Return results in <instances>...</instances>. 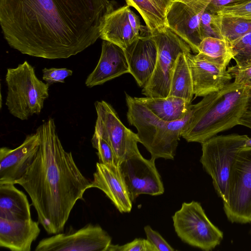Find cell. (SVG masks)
Masks as SVG:
<instances>
[{
	"label": "cell",
	"instance_id": "f1b7e54d",
	"mask_svg": "<svg viewBox=\"0 0 251 251\" xmlns=\"http://www.w3.org/2000/svg\"><path fill=\"white\" fill-rule=\"evenodd\" d=\"M215 14L234 17L251 21V0L225 6Z\"/></svg>",
	"mask_w": 251,
	"mask_h": 251
},
{
	"label": "cell",
	"instance_id": "7402d4cb",
	"mask_svg": "<svg viewBox=\"0 0 251 251\" xmlns=\"http://www.w3.org/2000/svg\"><path fill=\"white\" fill-rule=\"evenodd\" d=\"M138 99L156 116L166 122L182 119L190 111L193 105L182 98L175 96L146 97Z\"/></svg>",
	"mask_w": 251,
	"mask_h": 251
},
{
	"label": "cell",
	"instance_id": "cb8c5ba5",
	"mask_svg": "<svg viewBox=\"0 0 251 251\" xmlns=\"http://www.w3.org/2000/svg\"><path fill=\"white\" fill-rule=\"evenodd\" d=\"M199 58L226 67L233 59L230 43L226 40L214 37H205L199 44Z\"/></svg>",
	"mask_w": 251,
	"mask_h": 251
},
{
	"label": "cell",
	"instance_id": "f546056e",
	"mask_svg": "<svg viewBox=\"0 0 251 251\" xmlns=\"http://www.w3.org/2000/svg\"><path fill=\"white\" fill-rule=\"evenodd\" d=\"M106 251H157L151 243L147 239L136 238L122 246L111 244Z\"/></svg>",
	"mask_w": 251,
	"mask_h": 251
},
{
	"label": "cell",
	"instance_id": "60d3db41",
	"mask_svg": "<svg viewBox=\"0 0 251 251\" xmlns=\"http://www.w3.org/2000/svg\"><path fill=\"white\" fill-rule=\"evenodd\" d=\"M176 0H171V1L172 2H173V1H176Z\"/></svg>",
	"mask_w": 251,
	"mask_h": 251
},
{
	"label": "cell",
	"instance_id": "603a6c76",
	"mask_svg": "<svg viewBox=\"0 0 251 251\" xmlns=\"http://www.w3.org/2000/svg\"><path fill=\"white\" fill-rule=\"evenodd\" d=\"M186 53H181L177 58L171 75L168 96L180 98L191 103L194 94Z\"/></svg>",
	"mask_w": 251,
	"mask_h": 251
},
{
	"label": "cell",
	"instance_id": "d4e9b609",
	"mask_svg": "<svg viewBox=\"0 0 251 251\" xmlns=\"http://www.w3.org/2000/svg\"><path fill=\"white\" fill-rule=\"evenodd\" d=\"M212 24L218 38L229 43L251 31V21L234 17L213 14Z\"/></svg>",
	"mask_w": 251,
	"mask_h": 251
},
{
	"label": "cell",
	"instance_id": "74e56055",
	"mask_svg": "<svg viewBox=\"0 0 251 251\" xmlns=\"http://www.w3.org/2000/svg\"><path fill=\"white\" fill-rule=\"evenodd\" d=\"M239 125L251 128V111L247 112L240 119Z\"/></svg>",
	"mask_w": 251,
	"mask_h": 251
},
{
	"label": "cell",
	"instance_id": "ac0fdd59",
	"mask_svg": "<svg viewBox=\"0 0 251 251\" xmlns=\"http://www.w3.org/2000/svg\"><path fill=\"white\" fill-rule=\"evenodd\" d=\"M126 73H129V70L124 50L111 42L103 40L100 59L85 83L87 87L92 88Z\"/></svg>",
	"mask_w": 251,
	"mask_h": 251
},
{
	"label": "cell",
	"instance_id": "5bb4252c",
	"mask_svg": "<svg viewBox=\"0 0 251 251\" xmlns=\"http://www.w3.org/2000/svg\"><path fill=\"white\" fill-rule=\"evenodd\" d=\"M40 145L39 134H28L15 149H0V184L13 183L26 173L36 158Z\"/></svg>",
	"mask_w": 251,
	"mask_h": 251
},
{
	"label": "cell",
	"instance_id": "4fadbf2b",
	"mask_svg": "<svg viewBox=\"0 0 251 251\" xmlns=\"http://www.w3.org/2000/svg\"><path fill=\"white\" fill-rule=\"evenodd\" d=\"M212 0H194L172 2L166 13V22L172 31L197 54L202 40L200 29L201 18Z\"/></svg>",
	"mask_w": 251,
	"mask_h": 251
},
{
	"label": "cell",
	"instance_id": "52a82bcc",
	"mask_svg": "<svg viewBox=\"0 0 251 251\" xmlns=\"http://www.w3.org/2000/svg\"><path fill=\"white\" fill-rule=\"evenodd\" d=\"M157 49V57L153 74L143 88L146 97L166 98L169 96L172 74L181 53L191 52L189 45L168 26L151 32Z\"/></svg>",
	"mask_w": 251,
	"mask_h": 251
},
{
	"label": "cell",
	"instance_id": "ffe728a7",
	"mask_svg": "<svg viewBox=\"0 0 251 251\" xmlns=\"http://www.w3.org/2000/svg\"><path fill=\"white\" fill-rule=\"evenodd\" d=\"M129 8L128 5L124 6L106 17L100 31V38L102 40L108 41L125 50L138 38L129 22Z\"/></svg>",
	"mask_w": 251,
	"mask_h": 251
},
{
	"label": "cell",
	"instance_id": "2e32d148",
	"mask_svg": "<svg viewBox=\"0 0 251 251\" xmlns=\"http://www.w3.org/2000/svg\"><path fill=\"white\" fill-rule=\"evenodd\" d=\"M196 97H204L218 92L230 83L232 79L225 66L199 58L186 53Z\"/></svg>",
	"mask_w": 251,
	"mask_h": 251
},
{
	"label": "cell",
	"instance_id": "e0dca14e",
	"mask_svg": "<svg viewBox=\"0 0 251 251\" xmlns=\"http://www.w3.org/2000/svg\"><path fill=\"white\" fill-rule=\"evenodd\" d=\"M91 181V188L101 190L121 213L131 210L132 201L119 166L97 162Z\"/></svg>",
	"mask_w": 251,
	"mask_h": 251
},
{
	"label": "cell",
	"instance_id": "836d02e7",
	"mask_svg": "<svg viewBox=\"0 0 251 251\" xmlns=\"http://www.w3.org/2000/svg\"><path fill=\"white\" fill-rule=\"evenodd\" d=\"M213 14L205 10L201 16L200 29L202 39L207 37L218 38L212 24Z\"/></svg>",
	"mask_w": 251,
	"mask_h": 251
},
{
	"label": "cell",
	"instance_id": "44dd1931",
	"mask_svg": "<svg viewBox=\"0 0 251 251\" xmlns=\"http://www.w3.org/2000/svg\"><path fill=\"white\" fill-rule=\"evenodd\" d=\"M13 183L0 184V218L9 220L31 219L26 195Z\"/></svg>",
	"mask_w": 251,
	"mask_h": 251
},
{
	"label": "cell",
	"instance_id": "f35d334b",
	"mask_svg": "<svg viewBox=\"0 0 251 251\" xmlns=\"http://www.w3.org/2000/svg\"><path fill=\"white\" fill-rule=\"evenodd\" d=\"M244 148H251V138H249L246 141Z\"/></svg>",
	"mask_w": 251,
	"mask_h": 251
},
{
	"label": "cell",
	"instance_id": "277c9868",
	"mask_svg": "<svg viewBox=\"0 0 251 251\" xmlns=\"http://www.w3.org/2000/svg\"><path fill=\"white\" fill-rule=\"evenodd\" d=\"M126 100L128 122L137 129L140 143L151 153V159H174L182 130L191 116L194 104L182 119L166 122L153 113L138 97L126 93Z\"/></svg>",
	"mask_w": 251,
	"mask_h": 251
},
{
	"label": "cell",
	"instance_id": "9c48e42d",
	"mask_svg": "<svg viewBox=\"0 0 251 251\" xmlns=\"http://www.w3.org/2000/svg\"><path fill=\"white\" fill-rule=\"evenodd\" d=\"M224 209L231 223L251 222V148H243L232 165Z\"/></svg>",
	"mask_w": 251,
	"mask_h": 251
},
{
	"label": "cell",
	"instance_id": "e575fe53",
	"mask_svg": "<svg viewBox=\"0 0 251 251\" xmlns=\"http://www.w3.org/2000/svg\"><path fill=\"white\" fill-rule=\"evenodd\" d=\"M248 0H212L206 10L213 14L226 6H229L241 3Z\"/></svg>",
	"mask_w": 251,
	"mask_h": 251
},
{
	"label": "cell",
	"instance_id": "d590c367",
	"mask_svg": "<svg viewBox=\"0 0 251 251\" xmlns=\"http://www.w3.org/2000/svg\"><path fill=\"white\" fill-rule=\"evenodd\" d=\"M128 17L130 25L137 37H140V34L144 31L147 26L141 25L139 17L132 11L130 8L128 10Z\"/></svg>",
	"mask_w": 251,
	"mask_h": 251
},
{
	"label": "cell",
	"instance_id": "1f68e13d",
	"mask_svg": "<svg viewBox=\"0 0 251 251\" xmlns=\"http://www.w3.org/2000/svg\"><path fill=\"white\" fill-rule=\"evenodd\" d=\"M147 240L154 247L157 251H174L173 249L162 236L153 230L150 226L144 227Z\"/></svg>",
	"mask_w": 251,
	"mask_h": 251
},
{
	"label": "cell",
	"instance_id": "7a4b0ae2",
	"mask_svg": "<svg viewBox=\"0 0 251 251\" xmlns=\"http://www.w3.org/2000/svg\"><path fill=\"white\" fill-rule=\"evenodd\" d=\"M40 145L34 161L15 184L28 194L38 221L49 234L63 231L79 200L91 188V181L81 173L71 151H66L49 118L36 129Z\"/></svg>",
	"mask_w": 251,
	"mask_h": 251
},
{
	"label": "cell",
	"instance_id": "7c38bea8",
	"mask_svg": "<svg viewBox=\"0 0 251 251\" xmlns=\"http://www.w3.org/2000/svg\"><path fill=\"white\" fill-rule=\"evenodd\" d=\"M119 167L132 202L141 194L157 196L164 193L155 160L145 158L140 151L122 160Z\"/></svg>",
	"mask_w": 251,
	"mask_h": 251
},
{
	"label": "cell",
	"instance_id": "6da1fadb",
	"mask_svg": "<svg viewBox=\"0 0 251 251\" xmlns=\"http://www.w3.org/2000/svg\"><path fill=\"white\" fill-rule=\"evenodd\" d=\"M112 0H0V24L9 46L21 53L67 58L93 45Z\"/></svg>",
	"mask_w": 251,
	"mask_h": 251
},
{
	"label": "cell",
	"instance_id": "5b68a950",
	"mask_svg": "<svg viewBox=\"0 0 251 251\" xmlns=\"http://www.w3.org/2000/svg\"><path fill=\"white\" fill-rule=\"evenodd\" d=\"M5 82L7 87L5 104L11 115L25 120L40 113L49 96V85L37 78L34 68L27 61L16 68H8Z\"/></svg>",
	"mask_w": 251,
	"mask_h": 251
},
{
	"label": "cell",
	"instance_id": "4dcf8cb0",
	"mask_svg": "<svg viewBox=\"0 0 251 251\" xmlns=\"http://www.w3.org/2000/svg\"><path fill=\"white\" fill-rule=\"evenodd\" d=\"M42 72V78L49 86L56 82L64 83L65 79L73 74V71L67 68H45Z\"/></svg>",
	"mask_w": 251,
	"mask_h": 251
},
{
	"label": "cell",
	"instance_id": "ba28073f",
	"mask_svg": "<svg viewBox=\"0 0 251 251\" xmlns=\"http://www.w3.org/2000/svg\"><path fill=\"white\" fill-rule=\"evenodd\" d=\"M172 219L178 237L191 246L209 251L223 239V232L210 222L197 201L183 202Z\"/></svg>",
	"mask_w": 251,
	"mask_h": 251
},
{
	"label": "cell",
	"instance_id": "8992f818",
	"mask_svg": "<svg viewBox=\"0 0 251 251\" xmlns=\"http://www.w3.org/2000/svg\"><path fill=\"white\" fill-rule=\"evenodd\" d=\"M248 138L247 135L238 134L214 136L201 144L200 162L211 177L215 190L223 202L228 200L232 165Z\"/></svg>",
	"mask_w": 251,
	"mask_h": 251
},
{
	"label": "cell",
	"instance_id": "8d00e7d4",
	"mask_svg": "<svg viewBox=\"0 0 251 251\" xmlns=\"http://www.w3.org/2000/svg\"><path fill=\"white\" fill-rule=\"evenodd\" d=\"M155 6L160 9L165 15L171 5V0H150Z\"/></svg>",
	"mask_w": 251,
	"mask_h": 251
},
{
	"label": "cell",
	"instance_id": "d6986e66",
	"mask_svg": "<svg viewBox=\"0 0 251 251\" xmlns=\"http://www.w3.org/2000/svg\"><path fill=\"white\" fill-rule=\"evenodd\" d=\"M38 221L0 218V247L12 251H30L40 233Z\"/></svg>",
	"mask_w": 251,
	"mask_h": 251
},
{
	"label": "cell",
	"instance_id": "9a60e30c",
	"mask_svg": "<svg viewBox=\"0 0 251 251\" xmlns=\"http://www.w3.org/2000/svg\"><path fill=\"white\" fill-rule=\"evenodd\" d=\"M128 64L129 74L140 87H145L150 81L156 63L157 49L148 29L141 33L127 48L124 50Z\"/></svg>",
	"mask_w": 251,
	"mask_h": 251
},
{
	"label": "cell",
	"instance_id": "4316f807",
	"mask_svg": "<svg viewBox=\"0 0 251 251\" xmlns=\"http://www.w3.org/2000/svg\"><path fill=\"white\" fill-rule=\"evenodd\" d=\"M233 59L240 67L251 65V31L230 43Z\"/></svg>",
	"mask_w": 251,
	"mask_h": 251
},
{
	"label": "cell",
	"instance_id": "30bf717a",
	"mask_svg": "<svg viewBox=\"0 0 251 251\" xmlns=\"http://www.w3.org/2000/svg\"><path fill=\"white\" fill-rule=\"evenodd\" d=\"M95 107L97 119L94 133L108 142L119 163L139 152L137 133L122 123L113 107L104 100L96 101Z\"/></svg>",
	"mask_w": 251,
	"mask_h": 251
},
{
	"label": "cell",
	"instance_id": "83f0119b",
	"mask_svg": "<svg viewBox=\"0 0 251 251\" xmlns=\"http://www.w3.org/2000/svg\"><path fill=\"white\" fill-rule=\"evenodd\" d=\"M91 143L97 150L99 162L110 165L119 166V161L112 148L104 139L94 133Z\"/></svg>",
	"mask_w": 251,
	"mask_h": 251
},
{
	"label": "cell",
	"instance_id": "ab89813d",
	"mask_svg": "<svg viewBox=\"0 0 251 251\" xmlns=\"http://www.w3.org/2000/svg\"><path fill=\"white\" fill-rule=\"evenodd\" d=\"M245 85H247L251 87V79Z\"/></svg>",
	"mask_w": 251,
	"mask_h": 251
},
{
	"label": "cell",
	"instance_id": "484cf974",
	"mask_svg": "<svg viewBox=\"0 0 251 251\" xmlns=\"http://www.w3.org/2000/svg\"><path fill=\"white\" fill-rule=\"evenodd\" d=\"M127 5L135 8L150 32L167 26L165 14L150 0H126Z\"/></svg>",
	"mask_w": 251,
	"mask_h": 251
},
{
	"label": "cell",
	"instance_id": "d6a6232c",
	"mask_svg": "<svg viewBox=\"0 0 251 251\" xmlns=\"http://www.w3.org/2000/svg\"><path fill=\"white\" fill-rule=\"evenodd\" d=\"M227 71L234 78L236 83L245 85L251 79V65L240 67L235 65L228 67Z\"/></svg>",
	"mask_w": 251,
	"mask_h": 251
},
{
	"label": "cell",
	"instance_id": "8fae6325",
	"mask_svg": "<svg viewBox=\"0 0 251 251\" xmlns=\"http://www.w3.org/2000/svg\"><path fill=\"white\" fill-rule=\"evenodd\" d=\"M112 238L98 225L89 223L76 230L70 227L62 232L40 240L35 251H106Z\"/></svg>",
	"mask_w": 251,
	"mask_h": 251
},
{
	"label": "cell",
	"instance_id": "3957f363",
	"mask_svg": "<svg viewBox=\"0 0 251 251\" xmlns=\"http://www.w3.org/2000/svg\"><path fill=\"white\" fill-rule=\"evenodd\" d=\"M249 111H251V87L230 82L194 104L181 136L188 142L202 144L239 125L241 118Z\"/></svg>",
	"mask_w": 251,
	"mask_h": 251
}]
</instances>
